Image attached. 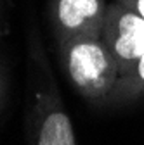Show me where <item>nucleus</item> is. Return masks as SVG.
Segmentation results:
<instances>
[{
	"instance_id": "obj_2",
	"label": "nucleus",
	"mask_w": 144,
	"mask_h": 145,
	"mask_svg": "<svg viewBox=\"0 0 144 145\" xmlns=\"http://www.w3.org/2000/svg\"><path fill=\"white\" fill-rule=\"evenodd\" d=\"M57 54L77 92L89 102L106 105L120 78V69L101 36L69 38L57 45Z\"/></svg>"
},
{
	"instance_id": "obj_5",
	"label": "nucleus",
	"mask_w": 144,
	"mask_h": 145,
	"mask_svg": "<svg viewBox=\"0 0 144 145\" xmlns=\"http://www.w3.org/2000/svg\"><path fill=\"white\" fill-rule=\"evenodd\" d=\"M144 95V56L127 74L118 78L106 105H123Z\"/></svg>"
},
{
	"instance_id": "obj_7",
	"label": "nucleus",
	"mask_w": 144,
	"mask_h": 145,
	"mask_svg": "<svg viewBox=\"0 0 144 145\" xmlns=\"http://www.w3.org/2000/svg\"><path fill=\"white\" fill-rule=\"evenodd\" d=\"M5 90H7V78H5V72L0 66V107H2L4 97H5Z\"/></svg>"
},
{
	"instance_id": "obj_3",
	"label": "nucleus",
	"mask_w": 144,
	"mask_h": 145,
	"mask_svg": "<svg viewBox=\"0 0 144 145\" xmlns=\"http://www.w3.org/2000/svg\"><path fill=\"white\" fill-rule=\"evenodd\" d=\"M101 38L113 54L120 76L127 74L144 56V17L115 0L108 5Z\"/></svg>"
},
{
	"instance_id": "obj_1",
	"label": "nucleus",
	"mask_w": 144,
	"mask_h": 145,
	"mask_svg": "<svg viewBox=\"0 0 144 145\" xmlns=\"http://www.w3.org/2000/svg\"><path fill=\"white\" fill-rule=\"evenodd\" d=\"M26 133L30 145H77L75 130L42 47L30 48Z\"/></svg>"
},
{
	"instance_id": "obj_4",
	"label": "nucleus",
	"mask_w": 144,
	"mask_h": 145,
	"mask_svg": "<svg viewBox=\"0 0 144 145\" xmlns=\"http://www.w3.org/2000/svg\"><path fill=\"white\" fill-rule=\"evenodd\" d=\"M106 10L104 0H50L49 19L57 45L77 36H101Z\"/></svg>"
},
{
	"instance_id": "obj_6",
	"label": "nucleus",
	"mask_w": 144,
	"mask_h": 145,
	"mask_svg": "<svg viewBox=\"0 0 144 145\" xmlns=\"http://www.w3.org/2000/svg\"><path fill=\"white\" fill-rule=\"evenodd\" d=\"M116 2L123 4L127 9H130L135 14H139L141 17H144V0H116Z\"/></svg>"
}]
</instances>
